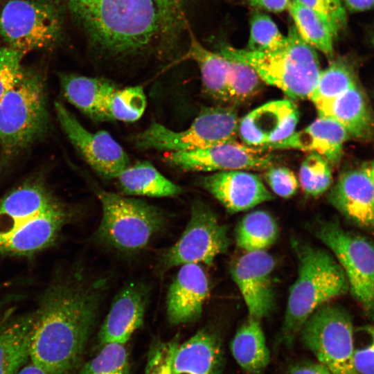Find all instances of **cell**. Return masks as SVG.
<instances>
[{
  "mask_svg": "<svg viewBox=\"0 0 374 374\" xmlns=\"http://www.w3.org/2000/svg\"><path fill=\"white\" fill-rule=\"evenodd\" d=\"M78 267L53 278L33 311L30 361L47 374H75L107 290Z\"/></svg>",
  "mask_w": 374,
  "mask_h": 374,
  "instance_id": "6da1fadb",
  "label": "cell"
},
{
  "mask_svg": "<svg viewBox=\"0 0 374 374\" xmlns=\"http://www.w3.org/2000/svg\"><path fill=\"white\" fill-rule=\"evenodd\" d=\"M56 1L83 29L89 43L105 55H134L159 40L154 0Z\"/></svg>",
  "mask_w": 374,
  "mask_h": 374,
  "instance_id": "7a4b0ae2",
  "label": "cell"
},
{
  "mask_svg": "<svg viewBox=\"0 0 374 374\" xmlns=\"http://www.w3.org/2000/svg\"><path fill=\"white\" fill-rule=\"evenodd\" d=\"M298 274L290 288L280 339L292 348L308 318L319 308L348 290L346 275L329 252L293 240Z\"/></svg>",
  "mask_w": 374,
  "mask_h": 374,
  "instance_id": "3957f363",
  "label": "cell"
},
{
  "mask_svg": "<svg viewBox=\"0 0 374 374\" xmlns=\"http://www.w3.org/2000/svg\"><path fill=\"white\" fill-rule=\"evenodd\" d=\"M314 50L294 26L289 30L285 46L279 50L260 52L225 46L220 53L249 65L262 81L298 100L308 98L317 84L321 70Z\"/></svg>",
  "mask_w": 374,
  "mask_h": 374,
  "instance_id": "277c9868",
  "label": "cell"
},
{
  "mask_svg": "<svg viewBox=\"0 0 374 374\" xmlns=\"http://www.w3.org/2000/svg\"><path fill=\"white\" fill-rule=\"evenodd\" d=\"M44 78L25 69L16 84L0 100V150L6 159L42 137L48 127Z\"/></svg>",
  "mask_w": 374,
  "mask_h": 374,
  "instance_id": "5b68a950",
  "label": "cell"
},
{
  "mask_svg": "<svg viewBox=\"0 0 374 374\" xmlns=\"http://www.w3.org/2000/svg\"><path fill=\"white\" fill-rule=\"evenodd\" d=\"M103 217L95 239L122 253H134L145 248L166 224V216L158 207L98 189Z\"/></svg>",
  "mask_w": 374,
  "mask_h": 374,
  "instance_id": "8992f818",
  "label": "cell"
},
{
  "mask_svg": "<svg viewBox=\"0 0 374 374\" xmlns=\"http://www.w3.org/2000/svg\"><path fill=\"white\" fill-rule=\"evenodd\" d=\"M64 9L56 0H9L0 13V37L25 54L51 48L63 34Z\"/></svg>",
  "mask_w": 374,
  "mask_h": 374,
  "instance_id": "52a82bcc",
  "label": "cell"
},
{
  "mask_svg": "<svg viewBox=\"0 0 374 374\" xmlns=\"http://www.w3.org/2000/svg\"><path fill=\"white\" fill-rule=\"evenodd\" d=\"M238 123L237 112L233 107H208L182 131L152 123L136 134L132 141L141 150L175 152L200 149L235 140Z\"/></svg>",
  "mask_w": 374,
  "mask_h": 374,
  "instance_id": "ba28073f",
  "label": "cell"
},
{
  "mask_svg": "<svg viewBox=\"0 0 374 374\" xmlns=\"http://www.w3.org/2000/svg\"><path fill=\"white\" fill-rule=\"evenodd\" d=\"M353 332L348 312L328 303L308 318L299 334L304 346L333 374H359L354 364Z\"/></svg>",
  "mask_w": 374,
  "mask_h": 374,
  "instance_id": "9c48e42d",
  "label": "cell"
},
{
  "mask_svg": "<svg viewBox=\"0 0 374 374\" xmlns=\"http://www.w3.org/2000/svg\"><path fill=\"white\" fill-rule=\"evenodd\" d=\"M314 233L341 267L353 298L374 318V244L334 220L320 222Z\"/></svg>",
  "mask_w": 374,
  "mask_h": 374,
  "instance_id": "30bf717a",
  "label": "cell"
},
{
  "mask_svg": "<svg viewBox=\"0 0 374 374\" xmlns=\"http://www.w3.org/2000/svg\"><path fill=\"white\" fill-rule=\"evenodd\" d=\"M230 244L228 228L201 201L192 204L190 220L179 240L161 256L162 271L185 264L211 265Z\"/></svg>",
  "mask_w": 374,
  "mask_h": 374,
  "instance_id": "8fae6325",
  "label": "cell"
},
{
  "mask_svg": "<svg viewBox=\"0 0 374 374\" xmlns=\"http://www.w3.org/2000/svg\"><path fill=\"white\" fill-rule=\"evenodd\" d=\"M164 160L186 171L267 170L274 164L273 156L265 150L236 140L200 149L170 152Z\"/></svg>",
  "mask_w": 374,
  "mask_h": 374,
  "instance_id": "7c38bea8",
  "label": "cell"
},
{
  "mask_svg": "<svg viewBox=\"0 0 374 374\" xmlns=\"http://www.w3.org/2000/svg\"><path fill=\"white\" fill-rule=\"evenodd\" d=\"M54 106L58 122L71 144L99 175L116 179L130 165L127 154L109 132H90L62 103L55 102Z\"/></svg>",
  "mask_w": 374,
  "mask_h": 374,
  "instance_id": "4fadbf2b",
  "label": "cell"
},
{
  "mask_svg": "<svg viewBox=\"0 0 374 374\" xmlns=\"http://www.w3.org/2000/svg\"><path fill=\"white\" fill-rule=\"evenodd\" d=\"M274 267V258L265 251L246 252L231 265V277L251 318L260 321L274 310L271 274Z\"/></svg>",
  "mask_w": 374,
  "mask_h": 374,
  "instance_id": "5bb4252c",
  "label": "cell"
},
{
  "mask_svg": "<svg viewBox=\"0 0 374 374\" xmlns=\"http://www.w3.org/2000/svg\"><path fill=\"white\" fill-rule=\"evenodd\" d=\"M299 119V110L292 101H270L239 121L238 134L243 143L265 150L294 133Z\"/></svg>",
  "mask_w": 374,
  "mask_h": 374,
  "instance_id": "9a60e30c",
  "label": "cell"
},
{
  "mask_svg": "<svg viewBox=\"0 0 374 374\" xmlns=\"http://www.w3.org/2000/svg\"><path fill=\"white\" fill-rule=\"evenodd\" d=\"M201 184L231 213L273 199L260 176L244 170L219 171L204 177Z\"/></svg>",
  "mask_w": 374,
  "mask_h": 374,
  "instance_id": "2e32d148",
  "label": "cell"
},
{
  "mask_svg": "<svg viewBox=\"0 0 374 374\" xmlns=\"http://www.w3.org/2000/svg\"><path fill=\"white\" fill-rule=\"evenodd\" d=\"M149 287L140 281L125 285L114 297L98 334L101 344H125L143 323Z\"/></svg>",
  "mask_w": 374,
  "mask_h": 374,
  "instance_id": "e0dca14e",
  "label": "cell"
},
{
  "mask_svg": "<svg viewBox=\"0 0 374 374\" xmlns=\"http://www.w3.org/2000/svg\"><path fill=\"white\" fill-rule=\"evenodd\" d=\"M208 293V279L202 265H181L167 294L166 314L169 323L179 326L198 320Z\"/></svg>",
  "mask_w": 374,
  "mask_h": 374,
  "instance_id": "ac0fdd59",
  "label": "cell"
},
{
  "mask_svg": "<svg viewBox=\"0 0 374 374\" xmlns=\"http://www.w3.org/2000/svg\"><path fill=\"white\" fill-rule=\"evenodd\" d=\"M70 216L69 210L57 202L1 243L0 255L29 256L49 247L55 243Z\"/></svg>",
  "mask_w": 374,
  "mask_h": 374,
  "instance_id": "d6986e66",
  "label": "cell"
},
{
  "mask_svg": "<svg viewBox=\"0 0 374 374\" xmlns=\"http://www.w3.org/2000/svg\"><path fill=\"white\" fill-rule=\"evenodd\" d=\"M348 136L347 131L339 123L319 116L304 129L294 132L265 150L292 149L316 153L330 165H337L341 159L344 145Z\"/></svg>",
  "mask_w": 374,
  "mask_h": 374,
  "instance_id": "ffe728a7",
  "label": "cell"
},
{
  "mask_svg": "<svg viewBox=\"0 0 374 374\" xmlns=\"http://www.w3.org/2000/svg\"><path fill=\"white\" fill-rule=\"evenodd\" d=\"M328 200L355 224L374 227V186L364 171L342 174L329 193Z\"/></svg>",
  "mask_w": 374,
  "mask_h": 374,
  "instance_id": "44dd1931",
  "label": "cell"
},
{
  "mask_svg": "<svg viewBox=\"0 0 374 374\" xmlns=\"http://www.w3.org/2000/svg\"><path fill=\"white\" fill-rule=\"evenodd\" d=\"M58 201L40 184L28 183L0 199V244Z\"/></svg>",
  "mask_w": 374,
  "mask_h": 374,
  "instance_id": "7402d4cb",
  "label": "cell"
},
{
  "mask_svg": "<svg viewBox=\"0 0 374 374\" xmlns=\"http://www.w3.org/2000/svg\"><path fill=\"white\" fill-rule=\"evenodd\" d=\"M224 355L217 335L211 329L199 330L177 347L173 374H222Z\"/></svg>",
  "mask_w": 374,
  "mask_h": 374,
  "instance_id": "603a6c76",
  "label": "cell"
},
{
  "mask_svg": "<svg viewBox=\"0 0 374 374\" xmlns=\"http://www.w3.org/2000/svg\"><path fill=\"white\" fill-rule=\"evenodd\" d=\"M33 311L0 313V374H16L30 361Z\"/></svg>",
  "mask_w": 374,
  "mask_h": 374,
  "instance_id": "cb8c5ba5",
  "label": "cell"
},
{
  "mask_svg": "<svg viewBox=\"0 0 374 374\" xmlns=\"http://www.w3.org/2000/svg\"><path fill=\"white\" fill-rule=\"evenodd\" d=\"M316 109L319 116L337 121L349 136L366 139L373 134L374 121L371 112L363 93L356 84Z\"/></svg>",
  "mask_w": 374,
  "mask_h": 374,
  "instance_id": "d4e9b609",
  "label": "cell"
},
{
  "mask_svg": "<svg viewBox=\"0 0 374 374\" xmlns=\"http://www.w3.org/2000/svg\"><path fill=\"white\" fill-rule=\"evenodd\" d=\"M66 98L84 114L96 121H105L103 103L117 86L111 81L72 73L60 75Z\"/></svg>",
  "mask_w": 374,
  "mask_h": 374,
  "instance_id": "484cf974",
  "label": "cell"
},
{
  "mask_svg": "<svg viewBox=\"0 0 374 374\" xmlns=\"http://www.w3.org/2000/svg\"><path fill=\"white\" fill-rule=\"evenodd\" d=\"M186 56L197 63L205 93L216 101L229 102L230 60L204 47L193 35Z\"/></svg>",
  "mask_w": 374,
  "mask_h": 374,
  "instance_id": "4316f807",
  "label": "cell"
},
{
  "mask_svg": "<svg viewBox=\"0 0 374 374\" xmlns=\"http://www.w3.org/2000/svg\"><path fill=\"white\" fill-rule=\"evenodd\" d=\"M230 348L237 363L249 374H260L270 362V353L259 320L249 317L237 330Z\"/></svg>",
  "mask_w": 374,
  "mask_h": 374,
  "instance_id": "83f0119b",
  "label": "cell"
},
{
  "mask_svg": "<svg viewBox=\"0 0 374 374\" xmlns=\"http://www.w3.org/2000/svg\"><path fill=\"white\" fill-rule=\"evenodd\" d=\"M116 179L122 192L129 195L173 197L182 192L180 186L163 176L148 161L130 165Z\"/></svg>",
  "mask_w": 374,
  "mask_h": 374,
  "instance_id": "f1b7e54d",
  "label": "cell"
},
{
  "mask_svg": "<svg viewBox=\"0 0 374 374\" xmlns=\"http://www.w3.org/2000/svg\"><path fill=\"white\" fill-rule=\"evenodd\" d=\"M288 10L302 39L327 57H332L336 36L329 25L317 13L296 0L290 1Z\"/></svg>",
  "mask_w": 374,
  "mask_h": 374,
  "instance_id": "f546056e",
  "label": "cell"
},
{
  "mask_svg": "<svg viewBox=\"0 0 374 374\" xmlns=\"http://www.w3.org/2000/svg\"><path fill=\"white\" fill-rule=\"evenodd\" d=\"M278 227L274 218L264 211L246 215L235 230L236 244L246 252L265 251L276 240Z\"/></svg>",
  "mask_w": 374,
  "mask_h": 374,
  "instance_id": "4dcf8cb0",
  "label": "cell"
},
{
  "mask_svg": "<svg viewBox=\"0 0 374 374\" xmlns=\"http://www.w3.org/2000/svg\"><path fill=\"white\" fill-rule=\"evenodd\" d=\"M146 105L141 87H117L106 96L102 109L105 120L134 122L143 116Z\"/></svg>",
  "mask_w": 374,
  "mask_h": 374,
  "instance_id": "1f68e13d",
  "label": "cell"
},
{
  "mask_svg": "<svg viewBox=\"0 0 374 374\" xmlns=\"http://www.w3.org/2000/svg\"><path fill=\"white\" fill-rule=\"evenodd\" d=\"M355 84L349 66L343 61L335 60L321 70L317 84L308 99L317 107L341 95Z\"/></svg>",
  "mask_w": 374,
  "mask_h": 374,
  "instance_id": "d6a6232c",
  "label": "cell"
},
{
  "mask_svg": "<svg viewBox=\"0 0 374 374\" xmlns=\"http://www.w3.org/2000/svg\"><path fill=\"white\" fill-rule=\"evenodd\" d=\"M99 352L80 370V374H131L130 356L125 344H102Z\"/></svg>",
  "mask_w": 374,
  "mask_h": 374,
  "instance_id": "836d02e7",
  "label": "cell"
},
{
  "mask_svg": "<svg viewBox=\"0 0 374 374\" xmlns=\"http://www.w3.org/2000/svg\"><path fill=\"white\" fill-rule=\"evenodd\" d=\"M287 36L279 30L274 21L267 15L256 12L250 20L249 37L246 49L253 51H274L283 48Z\"/></svg>",
  "mask_w": 374,
  "mask_h": 374,
  "instance_id": "e575fe53",
  "label": "cell"
},
{
  "mask_svg": "<svg viewBox=\"0 0 374 374\" xmlns=\"http://www.w3.org/2000/svg\"><path fill=\"white\" fill-rule=\"evenodd\" d=\"M160 45L172 46L184 25V8L188 0H154Z\"/></svg>",
  "mask_w": 374,
  "mask_h": 374,
  "instance_id": "d590c367",
  "label": "cell"
},
{
  "mask_svg": "<svg viewBox=\"0 0 374 374\" xmlns=\"http://www.w3.org/2000/svg\"><path fill=\"white\" fill-rule=\"evenodd\" d=\"M299 182L309 195L317 197L324 193L332 184L330 164L319 154H309L301 164Z\"/></svg>",
  "mask_w": 374,
  "mask_h": 374,
  "instance_id": "8d00e7d4",
  "label": "cell"
},
{
  "mask_svg": "<svg viewBox=\"0 0 374 374\" xmlns=\"http://www.w3.org/2000/svg\"><path fill=\"white\" fill-rule=\"evenodd\" d=\"M261 82L259 75L251 66L230 60L229 102L240 103L249 100L260 91Z\"/></svg>",
  "mask_w": 374,
  "mask_h": 374,
  "instance_id": "74e56055",
  "label": "cell"
},
{
  "mask_svg": "<svg viewBox=\"0 0 374 374\" xmlns=\"http://www.w3.org/2000/svg\"><path fill=\"white\" fill-rule=\"evenodd\" d=\"M179 344L178 337L168 341L154 340L150 347L145 374H173V359Z\"/></svg>",
  "mask_w": 374,
  "mask_h": 374,
  "instance_id": "f35d334b",
  "label": "cell"
},
{
  "mask_svg": "<svg viewBox=\"0 0 374 374\" xmlns=\"http://www.w3.org/2000/svg\"><path fill=\"white\" fill-rule=\"evenodd\" d=\"M25 53L9 46H0V100L17 82L24 68Z\"/></svg>",
  "mask_w": 374,
  "mask_h": 374,
  "instance_id": "ab89813d",
  "label": "cell"
},
{
  "mask_svg": "<svg viewBox=\"0 0 374 374\" xmlns=\"http://www.w3.org/2000/svg\"><path fill=\"white\" fill-rule=\"evenodd\" d=\"M296 1L317 13L329 25L336 37L346 27V8L341 0Z\"/></svg>",
  "mask_w": 374,
  "mask_h": 374,
  "instance_id": "60d3db41",
  "label": "cell"
},
{
  "mask_svg": "<svg viewBox=\"0 0 374 374\" xmlns=\"http://www.w3.org/2000/svg\"><path fill=\"white\" fill-rule=\"evenodd\" d=\"M265 179L272 191L283 198H289L294 195L299 188V181L296 175L286 167L269 168L265 173Z\"/></svg>",
  "mask_w": 374,
  "mask_h": 374,
  "instance_id": "b9f144b4",
  "label": "cell"
},
{
  "mask_svg": "<svg viewBox=\"0 0 374 374\" xmlns=\"http://www.w3.org/2000/svg\"><path fill=\"white\" fill-rule=\"evenodd\" d=\"M366 335V342L355 348L354 364L359 374H374V323L359 329Z\"/></svg>",
  "mask_w": 374,
  "mask_h": 374,
  "instance_id": "7bdbcfd3",
  "label": "cell"
},
{
  "mask_svg": "<svg viewBox=\"0 0 374 374\" xmlns=\"http://www.w3.org/2000/svg\"><path fill=\"white\" fill-rule=\"evenodd\" d=\"M287 374H333L320 362L301 361L292 364Z\"/></svg>",
  "mask_w": 374,
  "mask_h": 374,
  "instance_id": "ee69618b",
  "label": "cell"
},
{
  "mask_svg": "<svg viewBox=\"0 0 374 374\" xmlns=\"http://www.w3.org/2000/svg\"><path fill=\"white\" fill-rule=\"evenodd\" d=\"M291 0H250L252 6L272 12H281L288 10Z\"/></svg>",
  "mask_w": 374,
  "mask_h": 374,
  "instance_id": "f6af8a7d",
  "label": "cell"
},
{
  "mask_svg": "<svg viewBox=\"0 0 374 374\" xmlns=\"http://www.w3.org/2000/svg\"><path fill=\"white\" fill-rule=\"evenodd\" d=\"M345 8L351 12L370 10L374 8V0H344Z\"/></svg>",
  "mask_w": 374,
  "mask_h": 374,
  "instance_id": "bcb514c9",
  "label": "cell"
},
{
  "mask_svg": "<svg viewBox=\"0 0 374 374\" xmlns=\"http://www.w3.org/2000/svg\"><path fill=\"white\" fill-rule=\"evenodd\" d=\"M16 374H47L39 366L29 361Z\"/></svg>",
  "mask_w": 374,
  "mask_h": 374,
  "instance_id": "7dc6e473",
  "label": "cell"
},
{
  "mask_svg": "<svg viewBox=\"0 0 374 374\" xmlns=\"http://www.w3.org/2000/svg\"><path fill=\"white\" fill-rule=\"evenodd\" d=\"M364 171L368 176L369 179H371L374 186V161L371 162Z\"/></svg>",
  "mask_w": 374,
  "mask_h": 374,
  "instance_id": "c3c4849f",
  "label": "cell"
},
{
  "mask_svg": "<svg viewBox=\"0 0 374 374\" xmlns=\"http://www.w3.org/2000/svg\"><path fill=\"white\" fill-rule=\"evenodd\" d=\"M371 42H372L373 45L374 46V34L372 37Z\"/></svg>",
  "mask_w": 374,
  "mask_h": 374,
  "instance_id": "681fc988",
  "label": "cell"
},
{
  "mask_svg": "<svg viewBox=\"0 0 374 374\" xmlns=\"http://www.w3.org/2000/svg\"><path fill=\"white\" fill-rule=\"evenodd\" d=\"M1 1V0H0V2Z\"/></svg>",
  "mask_w": 374,
  "mask_h": 374,
  "instance_id": "f907efd6",
  "label": "cell"
}]
</instances>
